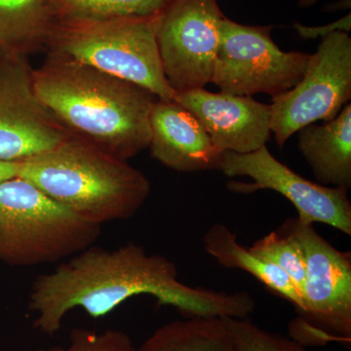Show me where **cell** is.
<instances>
[{"label": "cell", "mask_w": 351, "mask_h": 351, "mask_svg": "<svg viewBox=\"0 0 351 351\" xmlns=\"http://www.w3.org/2000/svg\"><path fill=\"white\" fill-rule=\"evenodd\" d=\"M149 295L159 306L175 307L186 318L245 319L256 302L245 291L228 293L182 282L170 258L135 243L114 249L94 245L36 277L27 300L34 330L54 336L71 311L91 317L112 313L127 300Z\"/></svg>", "instance_id": "1"}, {"label": "cell", "mask_w": 351, "mask_h": 351, "mask_svg": "<svg viewBox=\"0 0 351 351\" xmlns=\"http://www.w3.org/2000/svg\"><path fill=\"white\" fill-rule=\"evenodd\" d=\"M34 87L71 135L121 160L149 149L158 99L145 88L52 52L34 69Z\"/></svg>", "instance_id": "2"}, {"label": "cell", "mask_w": 351, "mask_h": 351, "mask_svg": "<svg viewBox=\"0 0 351 351\" xmlns=\"http://www.w3.org/2000/svg\"><path fill=\"white\" fill-rule=\"evenodd\" d=\"M17 164V177L96 226L131 219L151 195L142 171L73 135Z\"/></svg>", "instance_id": "3"}, {"label": "cell", "mask_w": 351, "mask_h": 351, "mask_svg": "<svg viewBox=\"0 0 351 351\" xmlns=\"http://www.w3.org/2000/svg\"><path fill=\"white\" fill-rule=\"evenodd\" d=\"M101 228L22 178L0 182V262L9 267L66 260L92 246Z\"/></svg>", "instance_id": "4"}, {"label": "cell", "mask_w": 351, "mask_h": 351, "mask_svg": "<svg viewBox=\"0 0 351 351\" xmlns=\"http://www.w3.org/2000/svg\"><path fill=\"white\" fill-rule=\"evenodd\" d=\"M158 17L56 23L46 49L174 101L157 45Z\"/></svg>", "instance_id": "5"}, {"label": "cell", "mask_w": 351, "mask_h": 351, "mask_svg": "<svg viewBox=\"0 0 351 351\" xmlns=\"http://www.w3.org/2000/svg\"><path fill=\"white\" fill-rule=\"evenodd\" d=\"M272 29L226 17L210 82L237 96L262 93L272 99L293 89L301 82L311 54L284 52L274 43Z\"/></svg>", "instance_id": "6"}, {"label": "cell", "mask_w": 351, "mask_h": 351, "mask_svg": "<svg viewBox=\"0 0 351 351\" xmlns=\"http://www.w3.org/2000/svg\"><path fill=\"white\" fill-rule=\"evenodd\" d=\"M351 99V38L335 32L322 38L311 55L301 82L272 98L271 132L280 149L302 128L330 121Z\"/></svg>", "instance_id": "7"}, {"label": "cell", "mask_w": 351, "mask_h": 351, "mask_svg": "<svg viewBox=\"0 0 351 351\" xmlns=\"http://www.w3.org/2000/svg\"><path fill=\"white\" fill-rule=\"evenodd\" d=\"M225 18L218 0H171L159 15L157 45L176 93L211 82Z\"/></svg>", "instance_id": "8"}, {"label": "cell", "mask_w": 351, "mask_h": 351, "mask_svg": "<svg viewBox=\"0 0 351 351\" xmlns=\"http://www.w3.org/2000/svg\"><path fill=\"white\" fill-rule=\"evenodd\" d=\"M219 171L228 177H248L254 182H228L233 193L250 195L270 189L287 198L302 223H325L351 235V203L348 189L308 181L277 160L267 145L249 154L226 152Z\"/></svg>", "instance_id": "9"}, {"label": "cell", "mask_w": 351, "mask_h": 351, "mask_svg": "<svg viewBox=\"0 0 351 351\" xmlns=\"http://www.w3.org/2000/svg\"><path fill=\"white\" fill-rule=\"evenodd\" d=\"M301 247L306 261L302 315L331 332L337 339H351V255L339 251L316 232L311 223L288 219L277 230ZM307 322V323H308Z\"/></svg>", "instance_id": "10"}, {"label": "cell", "mask_w": 351, "mask_h": 351, "mask_svg": "<svg viewBox=\"0 0 351 351\" xmlns=\"http://www.w3.org/2000/svg\"><path fill=\"white\" fill-rule=\"evenodd\" d=\"M69 136L36 96L27 56L0 49V161L19 162Z\"/></svg>", "instance_id": "11"}, {"label": "cell", "mask_w": 351, "mask_h": 351, "mask_svg": "<svg viewBox=\"0 0 351 351\" xmlns=\"http://www.w3.org/2000/svg\"><path fill=\"white\" fill-rule=\"evenodd\" d=\"M174 101L199 120L221 152L249 154L267 145L271 136L270 105L252 97L195 88L177 92Z\"/></svg>", "instance_id": "12"}, {"label": "cell", "mask_w": 351, "mask_h": 351, "mask_svg": "<svg viewBox=\"0 0 351 351\" xmlns=\"http://www.w3.org/2000/svg\"><path fill=\"white\" fill-rule=\"evenodd\" d=\"M149 127L152 156L166 167L181 173L219 171L223 152L199 120L175 101H154Z\"/></svg>", "instance_id": "13"}, {"label": "cell", "mask_w": 351, "mask_h": 351, "mask_svg": "<svg viewBox=\"0 0 351 351\" xmlns=\"http://www.w3.org/2000/svg\"><path fill=\"white\" fill-rule=\"evenodd\" d=\"M299 132V149L318 184L351 188V105L322 125L309 124Z\"/></svg>", "instance_id": "14"}, {"label": "cell", "mask_w": 351, "mask_h": 351, "mask_svg": "<svg viewBox=\"0 0 351 351\" xmlns=\"http://www.w3.org/2000/svg\"><path fill=\"white\" fill-rule=\"evenodd\" d=\"M205 250L223 267L248 272L267 288L276 291L304 313V302L282 270L258 257L237 241V233L223 223H215L203 239Z\"/></svg>", "instance_id": "15"}, {"label": "cell", "mask_w": 351, "mask_h": 351, "mask_svg": "<svg viewBox=\"0 0 351 351\" xmlns=\"http://www.w3.org/2000/svg\"><path fill=\"white\" fill-rule=\"evenodd\" d=\"M56 23L49 0H0V49L29 57L47 47Z\"/></svg>", "instance_id": "16"}, {"label": "cell", "mask_w": 351, "mask_h": 351, "mask_svg": "<svg viewBox=\"0 0 351 351\" xmlns=\"http://www.w3.org/2000/svg\"><path fill=\"white\" fill-rule=\"evenodd\" d=\"M134 351H232L226 318H186L159 327Z\"/></svg>", "instance_id": "17"}, {"label": "cell", "mask_w": 351, "mask_h": 351, "mask_svg": "<svg viewBox=\"0 0 351 351\" xmlns=\"http://www.w3.org/2000/svg\"><path fill=\"white\" fill-rule=\"evenodd\" d=\"M171 0H49L57 23L156 17Z\"/></svg>", "instance_id": "18"}, {"label": "cell", "mask_w": 351, "mask_h": 351, "mask_svg": "<svg viewBox=\"0 0 351 351\" xmlns=\"http://www.w3.org/2000/svg\"><path fill=\"white\" fill-rule=\"evenodd\" d=\"M252 253L282 270L294 284L302 299L306 279V261L301 247L287 235L272 232L250 247Z\"/></svg>", "instance_id": "19"}, {"label": "cell", "mask_w": 351, "mask_h": 351, "mask_svg": "<svg viewBox=\"0 0 351 351\" xmlns=\"http://www.w3.org/2000/svg\"><path fill=\"white\" fill-rule=\"evenodd\" d=\"M226 323L232 338V351H311L301 341L267 331L249 318H226Z\"/></svg>", "instance_id": "20"}, {"label": "cell", "mask_w": 351, "mask_h": 351, "mask_svg": "<svg viewBox=\"0 0 351 351\" xmlns=\"http://www.w3.org/2000/svg\"><path fill=\"white\" fill-rule=\"evenodd\" d=\"M130 337L120 330L98 332L86 328H75L69 332L66 346H52L36 351H134Z\"/></svg>", "instance_id": "21"}, {"label": "cell", "mask_w": 351, "mask_h": 351, "mask_svg": "<svg viewBox=\"0 0 351 351\" xmlns=\"http://www.w3.org/2000/svg\"><path fill=\"white\" fill-rule=\"evenodd\" d=\"M294 27L300 36L304 39L323 38L335 32H345L348 34L351 27V16L348 14L341 19L322 27H306L301 24H295Z\"/></svg>", "instance_id": "22"}, {"label": "cell", "mask_w": 351, "mask_h": 351, "mask_svg": "<svg viewBox=\"0 0 351 351\" xmlns=\"http://www.w3.org/2000/svg\"><path fill=\"white\" fill-rule=\"evenodd\" d=\"M17 162H1L0 161V182L17 177Z\"/></svg>", "instance_id": "23"}, {"label": "cell", "mask_w": 351, "mask_h": 351, "mask_svg": "<svg viewBox=\"0 0 351 351\" xmlns=\"http://www.w3.org/2000/svg\"><path fill=\"white\" fill-rule=\"evenodd\" d=\"M318 0H299V6L302 8H308L313 6Z\"/></svg>", "instance_id": "24"}]
</instances>
